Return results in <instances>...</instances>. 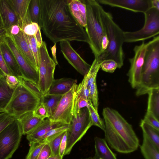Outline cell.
<instances>
[{
    "instance_id": "5b68a950",
    "label": "cell",
    "mask_w": 159,
    "mask_h": 159,
    "mask_svg": "<svg viewBox=\"0 0 159 159\" xmlns=\"http://www.w3.org/2000/svg\"><path fill=\"white\" fill-rule=\"evenodd\" d=\"M86 7L85 30L89 39V45L95 58L102 53V41L104 30L100 19L101 6L96 0H84Z\"/></svg>"
},
{
    "instance_id": "d4e9b609",
    "label": "cell",
    "mask_w": 159,
    "mask_h": 159,
    "mask_svg": "<svg viewBox=\"0 0 159 159\" xmlns=\"http://www.w3.org/2000/svg\"><path fill=\"white\" fill-rule=\"evenodd\" d=\"M140 149L145 159H159V148L143 134V143Z\"/></svg>"
},
{
    "instance_id": "b9f144b4",
    "label": "cell",
    "mask_w": 159,
    "mask_h": 159,
    "mask_svg": "<svg viewBox=\"0 0 159 159\" xmlns=\"http://www.w3.org/2000/svg\"><path fill=\"white\" fill-rule=\"evenodd\" d=\"M65 132L61 133L48 143L51 150L52 156L59 154L60 144Z\"/></svg>"
},
{
    "instance_id": "484cf974",
    "label": "cell",
    "mask_w": 159,
    "mask_h": 159,
    "mask_svg": "<svg viewBox=\"0 0 159 159\" xmlns=\"http://www.w3.org/2000/svg\"><path fill=\"white\" fill-rule=\"evenodd\" d=\"M147 112L152 114L159 120V88L154 89L148 93Z\"/></svg>"
},
{
    "instance_id": "60d3db41",
    "label": "cell",
    "mask_w": 159,
    "mask_h": 159,
    "mask_svg": "<svg viewBox=\"0 0 159 159\" xmlns=\"http://www.w3.org/2000/svg\"><path fill=\"white\" fill-rule=\"evenodd\" d=\"M16 118L6 111L0 112V133Z\"/></svg>"
},
{
    "instance_id": "11a10c76",
    "label": "cell",
    "mask_w": 159,
    "mask_h": 159,
    "mask_svg": "<svg viewBox=\"0 0 159 159\" xmlns=\"http://www.w3.org/2000/svg\"><path fill=\"white\" fill-rule=\"evenodd\" d=\"M8 33V30L6 28H4L0 29V39L3 38Z\"/></svg>"
},
{
    "instance_id": "94428289",
    "label": "cell",
    "mask_w": 159,
    "mask_h": 159,
    "mask_svg": "<svg viewBox=\"0 0 159 159\" xmlns=\"http://www.w3.org/2000/svg\"><path fill=\"white\" fill-rule=\"evenodd\" d=\"M5 111L0 109V112H2V111Z\"/></svg>"
},
{
    "instance_id": "44dd1931",
    "label": "cell",
    "mask_w": 159,
    "mask_h": 159,
    "mask_svg": "<svg viewBox=\"0 0 159 159\" xmlns=\"http://www.w3.org/2000/svg\"><path fill=\"white\" fill-rule=\"evenodd\" d=\"M76 83V80L71 78L54 79L46 94L62 96L69 92Z\"/></svg>"
},
{
    "instance_id": "816d5d0a",
    "label": "cell",
    "mask_w": 159,
    "mask_h": 159,
    "mask_svg": "<svg viewBox=\"0 0 159 159\" xmlns=\"http://www.w3.org/2000/svg\"><path fill=\"white\" fill-rule=\"evenodd\" d=\"M109 43L108 39L106 32L104 30L102 41V53L104 52L107 48L109 45Z\"/></svg>"
},
{
    "instance_id": "ffe728a7",
    "label": "cell",
    "mask_w": 159,
    "mask_h": 159,
    "mask_svg": "<svg viewBox=\"0 0 159 159\" xmlns=\"http://www.w3.org/2000/svg\"><path fill=\"white\" fill-rule=\"evenodd\" d=\"M12 36L20 53L31 65L38 70L35 59L22 30L17 35Z\"/></svg>"
},
{
    "instance_id": "7a4b0ae2",
    "label": "cell",
    "mask_w": 159,
    "mask_h": 159,
    "mask_svg": "<svg viewBox=\"0 0 159 159\" xmlns=\"http://www.w3.org/2000/svg\"><path fill=\"white\" fill-rule=\"evenodd\" d=\"M102 114L105 125V139L110 147L121 153L136 151L139 141L132 125L113 109L104 108Z\"/></svg>"
},
{
    "instance_id": "83f0119b",
    "label": "cell",
    "mask_w": 159,
    "mask_h": 159,
    "mask_svg": "<svg viewBox=\"0 0 159 159\" xmlns=\"http://www.w3.org/2000/svg\"><path fill=\"white\" fill-rule=\"evenodd\" d=\"M62 96L46 94L41 98V102L45 107L49 117L53 115Z\"/></svg>"
},
{
    "instance_id": "f5cc1de1",
    "label": "cell",
    "mask_w": 159,
    "mask_h": 159,
    "mask_svg": "<svg viewBox=\"0 0 159 159\" xmlns=\"http://www.w3.org/2000/svg\"><path fill=\"white\" fill-rule=\"evenodd\" d=\"M56 43H54V45L51 48V50L52 51V60L57 65H58V62L57 60L56 52Z\"/></svg>"
},
{
    "instance_id": "30bf717a",
    "label": "cell",
    "mask_w": 159,
    "mask_h": 159,
    "mask_svg": "<svg viewBox=\"0 0 159 159\" xmlns=\"http://www.w3.org/2000/svg\"><path fill=\"white\" fill-rule=\"evenodd\" d=\"M56 65L49 55L46 43L43 41L40 48L38 85L43 96L47 93L54 80Z\"/></svg>"
},
{
    "instance_id": "7dc6e473",
    "label": "cell",
    "mask_w": 159,
    "mask_h": 159,
    "mask_svg": "<svg viewBox=\"0 0 159 159\" xmlns=\"http://www.w3.org/2000/svg\"><path fill=\"white\" fill-rule=\"evenodd\" d=\"M5 79L8 84L14 89H15L20 84L19 79L16 77L11 75H6Z\"/></svg>"
},
{
    "instance_id": "6da1fadb",
    "label": "cell",
    "mask_w": 159,
    "mask_h": 159,
    "mask_svg": "<svg viewBox=\"0 0 159 159\" xmlns=\"http://www.w3.org/2000/svg\"><path fill=\"white\" fill-rule=\"evenodd\" d=\"M40 0V28L53 43L75 41L89 44L85 30L71 14L67 0Z\"/></svg>"
},
{
    "instance_id": "f1b7e54d",
    "label": "cell",
    "mask_w": 159,
    "mask_h": 159,
    "mask_svg": "<svg viewBox=\"0 0 159 159\" xmlns=\"http://www.w3.org/2000/svg\"><path fill=\"white\" fill-rule=\"evenodd\" d=\"M40 29V27L37 24L31 22L24 25L22 30L26 35L34 36L38 46L40 48L43 42Z\"/></svg>"
},
{
    "instance_id": "f546056e",
    "label": "cell",
    "mask_w": 159,
    "mask_h": 159,
    "mask_svg": "<svg viewBox=\"0 0 159 159\" xmlns=\"http://www.w3.org/2000/svg\"><path fill=\"white\" fill-rule=\"evenodd\" d=\"M140 126L143 133L159 148V130L141 120Z\"/></svg>"
},
{
    "instance_id": "4dcf8cb0",
    "label": "cell",
    "mask_w": 159,
    "mask_h": 159,
    "mask_svg": "<svg viewBox=\"0 0 159 159\" xmlns=\"http://www.w3.org/2000/svg\"><path fill=\"white\" fill-rule=\"evenodd\" d=\"M29 13L31 22L36 23L40 27L41 8L40 0H30Z\"/></svg>"
},
{
    "instance_id": "2e32d148",
    "label": "cell",
    "mask_w": 159,
    "mask_h": 159,
    "mask_svg": "<svg viewBox=\"0 0 159 159\" xmlns=\"http://www.w3.org/2000/svg\"><path fill=\"white\" fill-rule=\"evenodd\" d=\"M0 14L4 28L8 30L17 25L22 30L21 22L8 0H0Z\"/></svg>"
},
{
    "instance_id": "603a6c76",
    "label": "cell",
    "mask_w": 159,
    "mask_h": 159,
    "mask_svg": "<svg viewBox=\"0 0 159 159\" xmlns=\"http://www.w3.org/2000/svg\"><path fill=\"white\" fill-rule=\"evenodd\" d=\"M17 119L20 125L24 135L31 133L44 120L35 116L33 111L26 113Z\"/></svg>"
},
{
    "instance_id": "cb8c5ba5",
    "label": "cell",
    "mask_w": 159,
    "mask_h": 159,
    "mask_svg": "<svg viewBox=\"0 0 159 159\" xmlns=\"http://www.w3.org/2000/svg\"><path fill=\"white\" fill-rule=\"evenodd\" d=\"M94 140L95 154L93 159H117L116 155L110 148L105 139L95 137Z\"/></svg>"
},
{
    "instance_id": "681fc988",
    "label": "cell",
    "mask_w": 159,
    "mask_h": 159,
    "mask_svg": "<svg viewBox=\"0 0 159 159\" xmlns=\"http://www.w3.org/2000/svg\"><path fill=\"white\" fill-rule=\"evenodd\" d=\"M3 39V38L0 39V68L6 75H11L4 61L2 53L1 43Z\"/></svg>"
},
{
    "instance_id": "8d00e7d4",
    "label": "cell",
    "mask_w": 159,
    "mask_h": 159,
    "mask_svg": "<svg viewBox=\"0 0 159 159\" xmlns=\"http://www.w3.org/2000/svg\"><path fill=\"white\" fill-rule=\"evenodd\" d=\"M30 144V148L25 159H35L46 144L35 141Z\"/></svg>"
},
{
    "instance_id": "277c9868",
    "label": "cell",
    "mask_w": 159,
    "mask_h": 159,
    "mask_svg": "<svg viewBox=\"0 0 159 159\" xmlns=\"http://www.w3.org/2000/svg\"><path fill=\"white\" fill-rule=\"evenodd\" d=\"M159 88V36L148 42L142 69L141 83L136 89L137 96Z\"/></svg>"
},
{
    "instance_id": "91938a15",
    "label": "cell",
    "mask_w": 159,
    "mask_h": 159,
    "mask_svg": "<svg viewBox=\"0 0 159 159\" xmlns=\"http://www.w3.org/2000/svg\"><path fill=\"white\" fill-rule=\"evenodd\" d=\"M80 159H93V157H89L86 158H81Z\"/></svg>"
},
{
    "instance_id": "7bdbcfd3",
    "label": "cell",
    "mask_w": 159,
    "mask_h": 159,
    "mask_svg": "<svg viewBox=\"0 0 159 159\" xmlns=\"http://www.w3.org/2000/svg\"><path fill=\"white\" fill-rule=\"evenodd\" d=\"M118 68L116 62L112 59L105 60L102 61L101 64V68L106 72L112 73Z\"/></svg>"
},
{
    "instance_id": "9a60e30c",
    "label": "cell",
    "mask_w": 159,
    "mask_h": 159,
    "mask_svg": "<svg viewBox=\"0 0 159 159\" xmlns=\"http://www.w3.org/2000/svg\"><path fill=\"white\" fill-rule=\"evenodd\" d=\"M100 4L144 13L152 8L151 0H96Z\"/></svg>"
},
{
    "instance_id": "8992f818",
    "label": "cell",
    "mask_w": 159,
    "mask_h": 159,
    "mask_svg": "<svg viewBox=\"0 0 159 159\" xmlns=\"http://www.w3.org/2000/svg\"><path fill=\"white\" fill-rule=\"evenodd\" d=\"M41 102L40 98L20 84L14 89L5 110L17 118L34 111Z\"/></svg>"
},
{
    "instance_id": "e0dca14e",
    "label": "cell",
    "mask_w": 159,
    "mask_h": 159,
    "mask_svg": "<svg viewBox=\"0 0 159 159\" xmlns=\"http://www.w3.org/2000/svg\"><path fill=\"white\" fill-rule=\"evenodd\" d=\"M66 125L67 124L53 122L49 117L46 118L34 130L27 135V139L30 143L38 140L51 129Z\"/></svg>"
},
{
    "instance_id": "4316f807",
    "label": "cell",
    "mask_w": 159,
    "mask_h": 159,
    "mask_svg": "<svg viewBox=\"0 0 159 159\" xmlns=\"http://www.w3.org/2000/svg\"><path fill=\"white\" fill-rule=\"evenodd\" d=\"M14 89L8 84L5 76L0 78V109L5 111Z\"/></svg>"
},
{
    "instance_id": "ba28073f",
    "label": "cell",
    "mask_w": 159,
    "mask_h": 159,
    "mask_svg": "<svg viewBox=\"0 0 159 159\" xmlns=\"http://www.w3.org/2000/svg\"><path fill=\"white\" fill-rule=\"evenodd\" d=\"M144 14L145 22L143 27L135 31H124V42L144 41L159 35V11L151 8Z\"/></svg>"
},
{
    "instance_id": "f6af8a7d",
    "label": "cell",
    "mask_w": 159,
    "mask_h": 159,
    "mask_svg": "<svg viewBox=\"0 0 159 159\" xmlns=\"http://www.w3.org/2000/svg\"><path fill=\"white\" fill-rule=\"evenodd\" d=\"M33 113L35 116L42 120L49 117L46 109L41 102L39 105L33 111Z\"/></svg>"
},
{
    "instance_id": "5bb4252c",
    "label": "cell",
    "mask_w": 159,
    "mask_h": 159,
    "mask_svg": "<svg viewBox=\"0 0 159 159\" xmlns=\"http://www.w3.org/2000/svg\"><path fill=\"white\" fill-rule=\"evenodd\" d=\"M61 51L68 62L84 76L88 73L91 65L86 62L73 49L69 41L60 42Z\"/></svg>"
},
{
    "instance_id": "9f6ffc18",
    "label": "cell",
    "mask_w": 159,
    "mask_h": 159,
    "mask_svg": "<svg viewBox=\"0 0 159 159\" xmlns=\"http://www.w3.org/2000/svg\"><path fill=\"white\" fill-rule=\"evenodd\" d=\"M47 159H62L59 154L55 156H51Z\"/></svg>"
},
{
    "instance_id": "d6986e66",
    "label": "cell",
    "mask_w": 159,
    "mask_h": 159,
    "mask_svg": "<svg viewBox=\"0 0 159 159\" xmlns=\"http://www.w3.org/2000/svg\"><path fill=\"white\" fill-rule=\"evenodd\" d=\"M69 10L73 16L83 28L86 25V7L84 0H67Z\"/></svg>"
},
{
    "instance_id": "836d02e7",
    "label": "cell",
    "mask_w": 159,
    "mask_h": 159,
    "mask_svg": "<svg viewBox=\"0 0 159 159\" xmlns=\"http://www.w3.org/2000/svg\"><path fill=\"white\" fill-rule=\"evenodd\" d=\"M88 77L86 75L84 76L82 82L77 84L75 96H82L86 98L89 102L91 103L89 97V89L87 86Z\"/></svg>"
},
{
    "instance_id": "6f0895ef",
    "label": "cell",
    "mask_w": 159,
    "mask_h": 159,
    "mask_svg": "<svg viewBox=\"0 0 159 159\" xmlns=\"http://www.w3.org/2000/svg\"><path fill=\"white\" fill-rule=\"evenodd\" d=\"M4 25L0 14V29L4 28Z\"/></svg>"
},
{
    "instance_id": "9c48e42d",
    "label": "cell",
    "mask_w": 159,
    "mask_h": 159,
    "mask_svg": "<svg viewBox=\"0 0 159 159\" xmlns=\"http://www.w3.org/2000/svg\"><path fill=\"white\" fill-rule=\"evenodd\" d=\"M23 134L16 118L0 133V159H9L17 149Z\"/></svg>"
},
{
    "instance_id": "8fae6325",
    "label": "cell",
    "mask_w": 159,
    "mask_h": 159,
    "mask_svg": "<svg viewBox=\"0 0 159 159\" xmlns=\"http://www.w3.org/2000/svg\"><path fill=\"white\" fill-rule=\"evenodd\" d=\"M77 84L62 96L52 116L49 117L53 122H60L69 125L73 116V107Z\"/></svg>"
},
{
    "instance_id": "7c38bea8",
    "label": "cell",
    "mask_w": 159,
    "mask_h": 159,
    "mask_svg": "<svg viewBox=\"0 0 159 159\" xmlns=\"http://www.w3.org/2000/svg\"><path fill=\"white\" fill-rule=\"evenodd\" d=\"M148 42L144 41L135 46L133 49L134 57L129 59L130 66L127 74L128 81L133 89H136L141 83L142 69Z\"/></svg>"
},
{
    "instance_id": "d6a6232c",
    "label": "cell",
    "mask_w": 159,
    "mask_h": 159,
    "mask_svg": "<svg viewBox=\"0 0 159 159\" xmlns=\"http://www.w3.org/2000/svg\"><path fill=\"white\" fill-rule=\"evenodd\" d=\"M101 62L98 58H95L88 73L86 74L88 78L87 85L89 89L94 80L96 79L97 73L101 68Z\"/></svg>"
},
{
    "instance_id": "1f68e13d",
    "label": "cell",
    "mask_w": 159,
    "mask_h": 159,
    "mask_svg": "<svg viewBox=\"0 0 159 159\" xmlns=\"http://www.w3.org/2000/svg\"><path fill=\"white\" fill-rule=\"evenodd\" d=\"M69 127V125H66L52 129L35 141L45 144L49 143L60 134L67 131Z\"/></svg>"
},
{
    "instance_id": "f907efd6",
    "label": "cell",
    "mask_w": 159,
    "mask_h": 159,
    "mask_svg": "<svg viewBox=\"0 0 159 159\" xmlns=\"http://www.w3.org/2000/svg\"><path fill=\"white\" fill-rule=\"evenodd\" d=\"M21 30V29L19 25H14L7 30L8 33L12 36H14L18 34Z\"/></svg>"
},
{
    "instance_id": "4fadbf2b",
    "label": "cell",
    "mask_w": 159,
    "mask_h": 159,
    "mask_svg": "<svg viewBox=\"0 0 159 159\" xmlns=\"http://www.w3.org/2000/svg\"><path fill=\"white\" fill-rule=\"evenodd\" d=\"M3 39L13 54L22 77L38 84L39 80L38 70L31 65L20 53L12 37L8 33Z\"/></svg>"
},
{
    "instance_id": "db71d44e",
    "label": "cell",
    "mask_w": 159,
    "mask_h": 159,
    "mask_svg": "<svg viewBox=\"0 0 159 159\" xmlns=\"http://www.w3.org/2000/svg\"><path fill=\"white\" fill-rule=\"evenodd\" d=\"M152 8L159 11V0H151Z\"/></svg>"
},
{
    "instance_id": "3957f363",
    "label": "cell",
    "mask_w": 159,
    "mask_h": 159,
    "mask_svg": "<svg viewBox=\"0 0 159 159\" xmlns=\"http://www.w3.org/2000/svg\"><path fill=\"white\" fill-rule=\"evenodd\" d=\"M101 22L109 40L107 48L97 57L102 62L107 59L115 61L118 68L124 64V54L123 49L124 31L114 21L111 14L105 11L101 6L100 9Z\"/></svg>"
},
{
    "instance_id": "ee69618b",
    "label": "cell",
    "mask_w": 159,
    "mask_h": 159,
    "mask_svg": "<svg viewBox=\"0 0 159 159\" xmlns=\"http://www.w3.org/2000/svg\"><path fill=\"white\" fill-rule=\"evenodd\" d=\"M156 129L159 130V122L152 114L147 112L144 118L142 120Z\"/></svg>"
},
{
    "instance_id": "d590c367",
    "label": "cell",
    "mask_w": 159,
    "mask_h": 159,
    "mask_svg": "<svg viewBox=\"0 0 159 159\" xmlns=\"http://www.w3.org/2000/svg\"><path fill=\"white\" fill-rule=\"evenodd\" d=\"M88 109L92 126H97L104 131L105 129L104 122L100 117L98 112L95 110L92 104L89 103Z\"/></svg>"
},
{
    "instance_id": "c3c4849f",
    "label": "cell",
    "mask_w": 159,
    "mask_h": 159,
    "mask_svg": "<svg viewBox=\"0 0 159 159\" xmlns=\"http://www.w3.org/2000/svg\"><path fill=\"white\" fill-rule=\"evenodd\" d=\"M67 131L65 132L62 138L59 147V155L62 159H63V157L64 156L67 145Z\"/></svg>"
},
{
    "instance_id": "ac0fdd59",
    "label": "cell",
    "mask_w": 159,
    "mask_h": 159,
    "mask_svg": "<svg viewBox=\"0 0 159 159\" xmlns=\"http://www.w3.org/2000/svg\"><path fill=\"white\" fill-rule=\"evenodd\" d=\"M3 39L1 43V48L4 61L7 68L11 75L16 77L18 79L22 77L13 54Z\"/></svg>"
},
{
    "instance_id": "7402d4cb",
    "label": "cell",
    "mask_w": 159,
    "mask_h": 159,
    "mask_svg": "<svg viewBox=\"0 0 159 159\" xmlns=\"http://www.w3.org/2000/svg\"><path fill=\"white\" fill-rule=\"evenodd\" d=\"M23 26L31 22L29 13L31 0H8Z\"/></svg>"
},
{
    "instance_id": "ab89813d",
    "label": "cell",
    "mask_w": 159,
    "mask_h": 159,
    "mask_svg": "<svg viewBox=\"0 0 159 159\" xmlns=\"http://www.w3.org/2000/svg\"><path fill=\"white\" fill-rule=\"evenodd\" d=\"M88 101L84 97L82 96H75L74 101L73 116H76L81 109L84 107H89Z\"/></svg>"
},
{
    "instance_id": "680465c9",
    "label": "cell",
    "mask_w": 159,
    "mask_h": 159,
    "mask_svg": "<svg viewBox=\"0 0 159 159\" xmlns=\"http://www.w3.org/2000/svg\"><path fill=\"white\" fill-rule=\"evenodd\" d=\"M6 75L0 68V78L5 76Z\"/></svg>"
},
{
    "instance_id": "f35d334b",
    "label": "cell",
    "mask_w": 159,
    "mask_h": 159,
    "mask_svg": "<svg viewBox=\"0 0 159 159\" xmlns=\"http://www.w3.org/2000/svg\"><path fill=\"white\" fill-rule=\"evenodd\" d=\"M89 90L90 99L92 104L95 110L98 112L99 103L98 91L96 83V79L94 80L91 85Z\"/></svg>"
},
{
    "instance_id": "e575fe53",
    "label": "cell",
    "mask_w": 159,
    "mask_h": 159,
    "mask_svg": "<svg viewBox=\"0 0 159 159\" xmlns=\"http://www.w3.org/2000/svg\"><path fill=\"white\" fill-rule=\"evenodd\" d=\"M24 34L38 68L40 58V48L38 47L36 39L34 36H28L25 34Z\"/></svg>"
},
{
    "instance_id": "52a82bcc",
    "label": "cell",
    "mask_w": 159,
    "mask_h": 159,
    "mask_svg": "<svg viewBox=\"0 0 159 159\" xmlns=\"http://www.w3.org/2000/svg\"><path fill=\"white\" fill-rule=\"evenodd\" d=\"M92 126L88 109L84 107L73 116L67 131V145L64 156L70 154L74 145L80 140Z\"/></svg>"
},
{
    "instance_id": "bcb514c9",
    "label": "cell",
    "mask_w": 159,
    "mask_h": 159,
    "mask_svg": "<svg viewBox=\"0 0 159 159\" xmlns=\"http://www.w3.org/2000/svg\"><path fill=\"white\" fill-rule=\"evenodd\" d=\"M52 155L51 150L48 143L44 145L35 159H47Z\"/></svg>"
},
{
    "instance_id": "74e56055",
    "label": "cell",
    "mask_w": 159,
    "mask_h": 159,
    "mask_svg": "<svg viewBox=\"0 0 159 159\" xmlns=\"http://www.w3.org/2000/svg\"><path fill=\"white\" fill-rule=\"evenodd\" d=\"M18 79L21 84L36 96L40 98L43 96L38 84L26 80L22 77H20Z\"/></svg>"
}]
</instances>
